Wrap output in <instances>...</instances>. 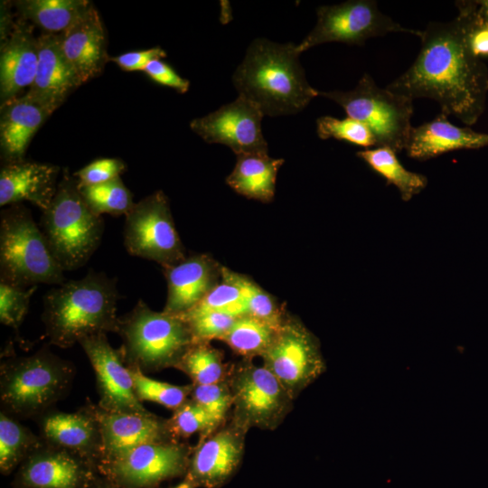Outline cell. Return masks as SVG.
I'll return each mask as SVG.
<instances>
[{"mask_svg":"<svg viewBox=\"0 0 488 488\" xmlns=\"http://www.w3.org/2000/svg\"><path fill=\"white\" fill-rule=\"evenodd\" d=\"M79 189L89 208L99 216H126L135 204L131 192L120 177Z\"/></svg>","mask_w":488,"mask_h":488,"instance_id":"33","label":"cell"},{"mask_svg":"<svg viewBox=\"0 0 488 488\" xmlns=\"http://www.w3.org/2000/svg\"><path fill=\"white\" fill-rule=\"evenodd\" d=\"M221 267L207 254H196L164 267L167 298L164 312L182 316L194 307L221 279Z\"/></svg>","mask_w":488,"mask_h":488,"instance_id":"20","label":"cell"},{"mask_svg":"<svg viewBox=\"0 0 488 488\" xmlns=\"http://www.w3.org/2000/svg\"><path fill=\"white\" fill-rule=\"evenodd\" d=\"M134 390L139 401H152L175 410L191 396L193 383L184 386L173 385L152 379L136 368H128Z\"/></svg>","mask_w":488,"mask_h":488,"instance_id":"34","label":"cell"},{"mask_svg":"<svg viewBox=\"0 0 488 488\" xmlns=\"http://www.w3.org/2000/svg\"><path fill=\"white\" fill-rule=\"evenodd\" d=\"M43 444L40 436L33 434L15 418L1 411L0 413V472L10 474Z\"/></svg>","mask_w":488,"mask_h":488,"instance_id":"30","label":"cell"},{"mask_svg":"<svg viewBox=\"0 0 488 488\" xmlns=\"http://www.w3.org/2000/svg\"><path fill=\"white\" fill-rule=\"evenodd\" d=\"M118 299L117 280L92 269L57 285L43 296L45 334L51 343L69 348L89 336L117 333Z\"/></svg>","mask_w":488,"mask_h":488,"instance_id":"3","label":"cell"},{"mask_svg":"<svg viewBox=\"0 0 488 488\" xmlns=\"http://www.w3.org/2000/svg\"><path fill=\"white\" fill-rule=\"evenodd\" d=\"M37 40V70L25 95L52 115L82 83L62 52L60 33H43Z\"/></svg>","mask_w":488,"mask_h":488,"instance_id":"19","label":"cell"},{"mask_svg":"<svg viewBox=\"0 0 488 488\" xmlns=\"http://www.w3.org/2000/svg\"><path fill=\"white\" fill-rule=\"evenodd\" d=\"M210 311L222 312L237 317L247 314V305L242 290L230 278L224 267H221V281L204 296L196 307L185 314Z\"/></svg>","mask_w":488,"mask_h":488,"instance_id":"37","label":"cell"},{"mask_svg":"<svg viewBox=\"0 0 488 488\" xmlns=\"http://www.w3.org/2000/svg\"><path fill=\"white\" fill-rule=\"evenodd\" d=\"M97 465L43 442L18 467L12 488H94Z\"/></svg>","mask_w":488,"mask_h":488,"instance_id":"15","label":"cell"},{"mask_svg":"<svg viewBox=\"0 0 488 488\" xmlns=\"http://www.w3.org/2000/svg\"><path fill=\"white\" fill-rule=\"evenodd\" d=\"M94 488H120L101 475H98Z\"/></svg>","mask_w":488,"mask_h":488,"instance_id":"47","label":"cell"},{"mask_svg":"<svg viewBox=\"0 0 488 488\" xmlns=\"http://www.w3.org/2000/svg\"><path fill=\"white\" fill-rule=\"evenodd\" d=\"M264 116L256 104L239 95L234 101L192 119L190 127L205 142L225 145L236 155L267 154L261 129Z\"/></svg>","mask_w":488,"mask_h":488,"instance_id":"14","label":"cell"},{"mask_svg":"<svg viewBox=\"0 0 488 488\" xmlns=\"http://www.w3.org/2000/svg\"><path fill=\"white\" fill-rule=\"evenodd\" d=\"M227 381L232 394V423L248 430L251 427L272 430L292 408L294 399L264 365L250 360L229 371Z\"/></svg>","mask_w":488,"mask_h":488,"instance_id":"9","label":"cell"},{"mask_svg":"<svg viewBox=\"0 0 488 488\" xmlns=\"http://www.w3.org/2000/svg\"><path fill=\"white\" fill-rule=\"evenodd\" d=\"M20 18L45 33H61L89 7L87 0H21L15 2Z\"/></svg>","mask_w":488,"mask_h":488,"instance_id":"28","label":"cell"},{"mask_svg":"<svg viewBox=\"0 0 488 488\" xmlns=\"http://www.w3.org/2000/svg\"><path fill=\"white\" fill-rule=\"evenodd\" d=\"M230 278L241 288L247 305V314L278 329L286 314L275 298L252 279L227 268Z\"/></svg>","mask_w":488,"mask_h":488,"instance_id":"35","label":"cell"},{"mask_svg":"<svg viewBox=\"0 0 488 488\" xmlns=\"http://www.w3.org/2000/svg\"><path fill=\"white\" fill-rule=\"evenodd\" d=\"M316 132L321 139L334 138L365 149L376 147L375 137L371 129L352 117L337 118L324 116L316 120Z\"/></svg>","mask_w":488,"mask_h":488,"instance_id":"38","label":"cell"},{"mask_svg":"<svg viewBox=\"0 0 488 488\" xmlns=\"http://www.w3.org/2000/svg\"><path fill=\"white\" fill-rule=\"evenodd\" d=\"M165 56L166 52L164 50L156 46L145 50L124 52L114 57H109L108 61H113L125 71H144L149 62L155 59H163Z\"/></svg>","mask_w":488,"mask_h":488,"instance_id":"44","label":"cell"},{"mask_svg":"<svg viewBox=\"0 0 488 488\" xmlns=\"http://www.w3.org/2000/svg\"><path fill=\"white\" fill-rule=\"evenodd\" d=\"M374 172L381 175L389 184L399 190L403 201L408 202L426 188L425 175L407 170L399 162L396 152L389 147L378 146L357 153Z\"/></svg>","mask_w":488,"mask_h":488,"instance_id":"29","label":"cell"},{"mask_svg":"<svg viewBox=\"0 0 488 488\" xmlns=\"http://www.w3.org/2000/svg\"><path fill=\"white\" fill-rule=\"evenodd\" d=\"M50 116L26 95L1 104L0 147L5 164L24 160L32 138Z\"/></svg>","mask_w":488,"mask_h":488,"instance_id":"26","label":"cell"},{"mask_svg":"<svg viewBox=\"0 0 488 488\" xmlns=\"http://www.w3.org/2000/svg\"><path fill=\"white\" fill-rule=\"evenodd\" d=\"M481 22L488 26V0L476 1Z\"/></svg>","mask_w":488,"mask_h":488,"instance_id":"46","label":"cell"},{"mask_svg":"<svg viewBox=\"0 0 488 488\" xmlns=\"http://www.w3.org/2000/svg\"><path fill=\"white\" fill-rule=\"evenodd\" d=\"M314 29L296 45L299 54L326 42L363 45L373 37L407 33L419 37L421 30L403 27L386 15L373 0H350L318 7Z\"/></svg>","mask_w":488,"mask_h":488,"instance_id":"10","label":"cell"},{"mask_svg":"<svg viewBox=\"0 0 488 488\" xmlns=\"http://www.w3.org/2000/svg\"><path fill=\"white\" fill-rule=\"evenodd\" d=\"M283 163L268 154L239 155L226 182L239 194L268 202L274 198L277 174Z\"/></svg>","mask_w":488,"mask_h":488,"instance_id":"27","label":"cell"},{"mask_svg":"<svg viewBox=\"0 0 488 488\" xmlns=\"http://www.w3.org/2000/svg\"><path fill=\"white\" fill-rule=\"evenodd\" d=\"M85 407L96 419L101 436V462L112 460L148 443L177 441L167 419L154 414L139 415L107 411L91 401Z\"/></svg>","mask_w":488,"mask_h":488,"instance_id":"18","label":"cell"},{"mask_svg":"<svg viewBox=\"0 0 488 488\" xmlns=\"http://www.w3.org/2000/svg\"><path fill=\"white\" fill-rule=\"evenodd\" d=\"M124 245L134 257L173 266L186 258L168 199L156 191L135 202L126 215Z\"/></svg>","mask_w":488,"mask_h":488,"instance_id":"11","label":"cell"},{"mask_svg":"<svg viewBox=\"0 0 488 488\" xmlns=\"http://www.w3.org/2000/svg\"><path fill=\"white\" fill-rule=\"evenodd\" d=\"M192 448L179 441L141 445L98 465V473L120 488H155L185 476Z\"/></svg>","mask_w":488,"mask_h":488,"instance_id":"12","label":"cell"},{"mask_svg":"<svg viewBox=\"0 0 488 488\" xmlns=\"http://www.w3.org/2000/svg\"><path fill=\"white\" fill-rule=\"evenodd\" d=\"M36 419L44 443L74 453L98 466L102 448L100 432L85 406L73 413L52 408Z\"/></svg>","mask_w":488,"mask_h":488,"instance_id":"21","label":"cell"},{"mask_svg":"<svg viewBox=\"0 0 488 488\" xmlns=\"http://www.w3.org/2000/svg\"><path fill=\"white\" fill-rule=\"evenodd\" d=\"M144 72L154 82L185 93L189 89L190 81L181 77L174 69L163 59H155L148 63Z\"/></svg>","mask_w":488,"mask_h":488,"instance_id":"43","label":"cell"},{"mask_svg":"<svg viewBox=\"0 0 488 488\" xmlns=\"http://www.w3.org/2000/svg\"><path fill=\"white\" fill-rule=\"evenodd\" d=\"M319 96L334 101L347 117L368 127L376 147H389L396 153L406 148L413 127V99L379 87L367 73L352 90L319 91Z\"/></svg>","mask_w":488,"mask_h":488,"instance_id":"8","label":"cell"},{"mask_svg":"<svg viewBox=\"0 0 488 488\" xmlns=\"http://www.w3.org/2000/svg\"><path fill=\"white\" fill-rule=\"evenodd\" d=\"M176 369L186 373L193 384L208 385L227 380L229 371L222 353L209 343H195L183 355Z\"/></svg>","mask_w":488,"mask_h":488,"instance_id":"32","label":"cell"},{"mask_svg":"<svg viewBox=\"0 0 488 488\" xmlns=\"http://www.w3.org/2000/svg\"><path fill=\"white\" fill-rule=\"evenodd\" d=\"M119 352L128 368L144 373L176 368L195 343L188 323L178 315L152 310L142 299L118 317Z\"/></svg>","mask_w":488,"mask_h":488,"instance_id":"5","label":"cell"},{"mask_svg":"<svg viewBox=\"0 0 488 488\" xmlns=\"http://www.w3.org/2000/svg\"><path fill=\"white\" fill-rule=\"evenodd\" d=\"M296 45L254 40L232 80L239 95L256 104L265 116L296 114L319 96L307 81Z\"/></svg>","mask_w":488,"mask_h":488,"instance_id":"2","label":"cell"},{"mask_svg":"<svg viewBox=\"0 0 488 488\" xmlns=\"http://www.w3.org/2000/svg\"><path fill=\"white\" fill-rule=\"evenodd\" d=\"M170 432L174 438H185L193 434L202 435L201 440L215 432L221 424L201 405L188 399L174 410L167 419Z\"/></svg>","mask_w":488,"mask_h":488,"instance_id":"36","label":"cell"},{"mask_svg":"<svg viewBox=\"0 0 488 488\" xmlns=\"http://www.w3.org/2000/svg\"><path fill=\"white\" fill-rule=\"evenodd\" d=\"M247 431L232 422L201 440L192 450L183 477L194 488H221L236 474Z\"/></svg>","mask_w":488,"mask_h":488,"instance_id":"17","label":"cell"},{"mask_svg":"<svg viewBox=\"0 0 488 488\" xmlns=\"http://www.w3.org/2000/svg\"><path fill=\"white\" fill-rule=\"evenodd\" d=\"M79 344L95 372L99 407L117 413L151 414L136 398L130 371L119 350L108 343L106 333L86 337Z\"/></svg>","mask_w":488,"mask_h":488,"instance_id":"16","label":"cell"},{"mask_svg":"<svg viewBox=\"0 0 488 488\" xmlns=\"http://www.w3.org/2000/svg\"><path fill=\"white\" fill-rule=\"evenodd\" d=\"M60 37L62 52L82 84L99 76L109 61L105 29L92 4Z\"/></svg>","mask_w":488,"mask_h":488,"instance_id":"22","label":"cell"},{"mask_svg":"<svg viewBox=\"0 0 488 488\" xmlns=\"http://www.w3.org/2000/svg\"><path fill=\"white\" fill-rule=\"evenodd\" d=\"M37 286L20 288L0 281V322L15 330L24 319Z\"/></svg>","mask_w":488,"mask_h":488,"instance_id":"40","label":"cell"},{"mask_svg":"<svg viewBox=\"0 0 488 488\" xmlns=\"http://www.w3.org/2000/svg\"><path fill=\"white\" fill-rule=\"evenodd\" d=\"M191 399L205 408L221 425L232 408V394L227 380L208 385H196Z\"/></svg>","mask_w":488,"mask_h":488,"instance_id":"41","label":"cell"},{"mask_svg":"<svg viewBox=\"0 0 488 488\" xmlns=\"http://www.w3.org/2000/svg\"><path fill=\"white\" fill-rule=\"evenodd\" d=\"M127 170L125 162L119 158L94 160L73 174L79 187L103 183L116 178Z\"/></svg>","mask_w":488,"mask_h":488,"instance_id":"42","label":"cell"},{"mask_svg":"<svg viewBox=\"0 0 488 488\" xmlns=\"http://www.w3.org/2000/svg\"><path fill=\"white\" fill-rule=\"evenodd\" d=\"M41 230L63 271L83 267L99 248L105 224L83 200L76 178L63 171L49 208L42 211Z\"/></svg>","mask_w":488,"mask_h":488,"instance_id":"6","label":"cell"},{"mask_svg":"<svg viewBox=\"0 0 488 488\" xmlns=\"http://www.w3.org/2000/svg\"><path fill=\"white\" fill-rule=\"evenodd\" d=\"M75 376L73 364L43 348L1 364L2 411L13 418H38L66 395Z\"/></svg>","mask_w":488,"mask_h":488,"instance_id":"4","label":"cell"},{"mask_svg":"<svg viewBox=\"0 0 488 488\" xmlns=\"http://www.w3.org/2000/svg\"><path fill=\"white\" fill-rule=\"evenodd\" d=\"M61 168L49 163L23 160L4 164L0 170V206L29 202L42 211L51 205Z\"/></svg>","mask_w":488,"mask_h":488,"instance_id":"23","label":"cell"},{"mask_svg":"<svg viewBox=\"0 0 488 488\" xmlns=\"http://www.w3.org/2000/svg\"><path fill=\"white\" fill-rule=\"evenodd\" d=\"M278 329L249 314L239 316L221 341L245 360L262 356Z\"/></svg>","mask_w":488,"mask_h":488,"instance_id":"31","label":"cell"},{"mask_svg":"<svg viewBox=\"0 0 488 488\" xmlns=\"http://www.w3.org/2000/svg\"><path fill=\"white\" fill-rule=\"evenodd\" d=\"M0 281L20 288L65 282L42 230L22 203L0 213Z\"/></svg>","mask_w":488,"mask_h":488,"instance_id":"7","label":"cell"},{"mask_svg":"<svg viewBox=\"0 0 488 488\" xmlns=\"http://www.w3.org/2000/svg\"><path fill=\"white\" fill-rule=\"evenodd\" d=\"M26 22V21H25ZM21 19L14 22L7 36L1 40V104L17 98L34 80L38 65V40L30 24Z\"/></svg>","mask_w":488,"mask_h":488,"instance_id":"24","label":"cell"},{"mask_svg":"<svg viewBox=\"0 0 488 488\" xmlns=\"http://www.w3.org/2000/svg\"><path fill=\"white\" fill-rule=\"evenodd\" d=\"M261 358L293 399L326 368L317 338L299 320L286 315Z\"/></svg>","mask_w":488,"mask_h":488,"instance_id":"13","label":"cell"},{"mask_svg":"<svg viewBox=\"0 0 488 488\" xmlns=\"http://www.w3.org/2000/svg\"><path fill=\"white\" fill-rule=\"evenodd\" d=\"M455 5L454 19L430 22L421 31L414 62L386 88L411 99H431L441 113L472 126L485 109L488 69L471 44L479 23L476 1H457Z\"/></svg>","mask_w":488,"mask_h":488,"instance_id":"1","label":"cell"},{"mask_svg":"<svg viewBox=\"0 0 488 488\" xmlns=\"http://www.w3.org/2000/svg\"><path fill=\"white\" fill-rule=\"evenodd\" d=\"M171 488H194V487L187 480L183 478V480L181 483H179L177 485Z\"/></svg>","mask_w":488,"mask_h":488,"instance_id":"48","label":"cell"},{"mask_svg":"<svg viewBox=\"0 0 488 488\" xmlns=\"http://www.w3.org/2000/svg\"><path fill=\"white\" fill-rule=\"evenodd\" d=\"M488 146V133L453 125L440 113L432 120L413 127L405 150L409 157L427 160L445 153Z\"/></svg>","mask_w":488,"mask_h":488,"instance_id":"25","label":"cell"},{"mask_svg":"<svg viewBox=\"0 0 488 488\" xmlns=\"http://www.w3.org/2000/svg\"><path fill=\"white\" fill-rule=\"evenodd\" d=\"M471 44L474 54L478 57L488 55V26L481 22L480 17L472 33Z\"/></svg>","mask_w":488,"mask_h":488,"instance_id":"45","label":"cell"},{"mask_svg":"<svg viewBox=\"0 0 488 488\" xmlns=\"http://www.w3.org/2000/svg\"><path fill=\"white\" fill-rule=\"evenodd\" d=\"M181 317L188 323L195 343H209L213 339L221 340L238 318L217 311L190 314Z\"/></svg>","mask_w":488,"mask_h":488,"instance_id":"39","label":"cell"}]
</instances>
